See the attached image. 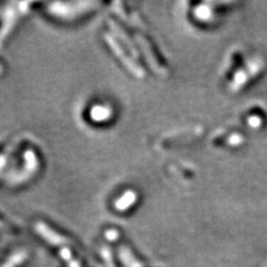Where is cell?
<instances>
[{"mask_svg":"<svg viewBox=\"0 0 267 267\" xmlns=\"http://www.w3.org/2000/svg\"><path fill=\"white\" fill-rule=\"evenodd\" d=\"M261 68H262V61L256 59L251 62L246 68H244L240 73L235 76L233 86H231L233 90H236L237 88L242 87L243 85L247 82V79L253 77V76H255L258 71L261 70Z\"/></svg>","mask_w":267,"mask_h":267,"instance_id":"obj_1","label":"cell"},{"mask_svg":"<svg viewBox=\"0 0 267 267\" xmlns=\"http://www.w3.org/2000/svg\"><path fill=\"white\" fill-rule=\"evenodd\" d=\"M137 200V194L133 190H128L115 203V207L118 211H126Z\"/></svg>","mask_w":267,"mask_h":267,"instance_id":"obj_3","label":"cell"},{"mask_svg":"<svg viewBox=\"0 0 267 267\" xmlns=\"http://www.w3.org/2000/svg\"><path fill=\"white\" fill-rule=\"evenodd\" d=\"M248 123L251 124V126H253V127H258L261 124V120H260V118H257V117H252V118L248 119Z\"/></svg>","mask_w":267,"mask_h":267,"instance_id":"obj_6","label":"cell"},{"mask_svg":"<svg viewBox=\"0 0 267 267\" xmlns=\"http://www.w3.org/2000/svg\"><path fill=\"white\" fill-rule=\"evenodd\" d=\"M91 115L92 118L99 120V122H102V120H106L110 117L111 109L106 106H96L95 108L92 109Z\"/></svg>","mask_w":267,"mask_h":267,"instance_id":"obj_4","label":"cell"},{"mask_svg":"<svg viewBox=\"0 0 267 267\" xmlns=\"http://www.w3.org/2000/svg\"><path fill=\"white\" fill-rule=\"evenodd\" d=\"M107 39L109 40V43L111 44H110L111 48H113V50L116 52V55L118 56L119 59L123 61V64H124V65H126L127 68H128L129 70H131L132 73L136 76V77H139V78L144 77V73H142L141 69H140L139 67H138L137 65L134 64V62H133L131 59H129V58H128L126 55H125V53H124L123 50H122V48L119 47V44H118L117 43L113 42V40L110 39V37H107Z\"/></svg>","mask_w":267,"mask_h":267,"instance_id":"obj_2","label":"cell"},{"mask_svg":"<svg viewBox=\"0 0 267 267\" xmlns=\"http://www.w3.org/2000/svg\"><path fill=\"white\" fill-rule=\"evenodd\" d=\"M212 15V11L211 9L207 8L206 6H200L198 7L197 9H196V16H197L199 19H203V20H207L209 19V17H211Z\"/></svg>","mask_w":267,"mask_h":267,"instance_id":"obj_5","label":"cell"}]
</instances>
